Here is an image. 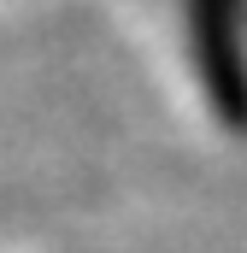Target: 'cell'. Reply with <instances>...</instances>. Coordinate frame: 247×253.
Listing matches in <instances>:
<instances>
[{"instance_id": "1", "label": "cell", "mask_w": 247, "mask_h": 253, "mask_svg": "<svg viewBox=\"0 0 247 253\" xmlns=\"http://www.w3.org/2000/svg\"><path fill=\"white\" fill-rule=\"evenodd\" d=\"M218 18H224V24L206 30V36H194L188 53H200L206 100L242 112V106H247V53L236 47V30H242V42H247V0H218Z\"/></svg>"}]
</instances>
